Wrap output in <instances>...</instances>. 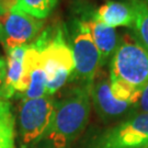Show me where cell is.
Segmentation results:
<instances>
[{"label":"cell","mask_w":148,"mask_h":148,"mask_svg":"<svg viewBox=\"0 0 148 148\" xmlns=\"http://www.w3.org/2000/svg\"><path fill=\"white\" fill-rule=\"evenodd\" d=\"M91 90L80 86L55 102L53 119L43 139L53 148H66L82 133L89 121Z\"/></svg>","instance_id":"obj_1"},{"label":"cell","mask_w":148,"mask_h":148,"mask_svg":"<svg viewBox=\"0 0 148 148\" xmlns=\"http://www.w3.org/2000/svg\"><path fill=\"white\" fill-rule=\"evenodd\" d=\"M40 49L41 64L46 75V95H53L74 77L71 47L62 27H47L32 43Z\"/></svg>","instance_id":"obj_2"},{"label":"cell","mask_w":148,"mask_h":148,"mask_svg":"<svg viewBox=\"0 0 148 148\" xmlns=\"http://www.w3.org/2000/svg\"><path fill=\"white\" fill-rule=\"evenodd\" d=\"M110 77L138 92L148 85V48L132 33H124L111 59Z\"/></svg>","instance_id":"obj_3"},{"label":"cell","mask_w":148,"mask_h":148,"mask_svg":"<svg viewBox=\"0 0 148 148\" xmlns=\"http://www.w3.org/2000/svg\"><path fill=\"white\" fill-rule=\"evenodd\" d=\"M70 47L74 56L75 71L73 79L91 90L100 68V54L91 36L88 21L76 18L70 23Z\"/></svg>","instance_id":"obj_4"},{"label":"cell","mask_w":148,"mask_h":148,"mask_svg":"<svg viewBox=\"0 0 148 148\" xmlns=\"http://www.w3.org/2000/svg\"><path fill=\"white\" fill-rule=\"evenodd\" d=\"M55 101L52 95L22 100L19 111V135L23 148L42 140L53 119Z\"/></svg>","instance_id":"obj_5"},{"label":"cell","mask_w":148,"mask_h":148,"mask_svg":"<svg viewBox=\"0 0 148 148\" xmlns=\"http://www.w3.org/2000/svg\"><path fill=\"white\" fill-rule=\"evenodd\" d=\"M88 148H148V113H138L102 132Z\"/></svg>","instance_id":"obj_6"},{"label":"cell","mask_w":148,"mask_h":148,"mask_svg":"<svg viewBox=\"0 0 148 148\" xmlns=\"http://www.w3.org/2000/svg\"><path fill=\"white\" fill-rule=\"evenodd\" d=\"M44 27L40 19L25 13L19 9H13L5 13L1 22L0 43L5 49L14 46L29 45L36 38Z\"/></svg>","instance_id":"obj_7"},{"label":"cell","mask_w":148,"mask_h":148,"mask_svg":"<svg viewBox=\"0 0 148 148\" xmlns=\"http://www.w3.org/2000/svg\"><path fill=\"white\" fill-rule=\"evenodd\" d=\"M27 45L14 46L5 49V69L3 82L0 86V100H7L20 93L23 95L27 89L29 79L24 68V57Z\"/></svg>","instance_id":"obj_8"},{"label":"cell","mask_w":148,"mask_h":148,"mask_svg":"<svg viewBox=\"0 0 148 148\" xmlns=\"http://www.w3.org/2000/svg\"><path fill=\"white\" fill-rule=\"evenodd\" d=\"M90 97L98 115L103 121H111L124 115L134 104L116 99L111 91L110 77H95Z\"/></svg>","instance_id":"obj_9"},{"label":"cell","mask_w":148,"mask_h":148,"mask_svg":"<svg viewBox=\"0 0 148 148\" xmlns=\"http://www.w3.org/2000/svg\"><path fill=\"white\" fill-rule=\"evenodd\" d=\"M86 19L88 21L92 40L100 54V66H104L116 52L120 37L117 36L115 29L95 20L91 14Z\"/></svg>","instance_id":"obj_10"},{"label":"cell","mask_w":148,"mask_h":148,"mask_svg":"<svg viewBox=\"0 0 148 148\" xmlns=\"http://www.w3.org/2000/svg\"><path fill=\"white\" fill-rule=\"evenodd\" d=\"M97 21L115 29L117 27H132L134 22L132 7L128 2L109 0L91 13Z\"/></svg>","instance_id":"obj_11"},{"label":"cell","mask_w":148,"mask_h":148,"mask_svg":"<svg viewBox=\"0 0 148 148\" xmlns=\"http://www.w3.org/2000/svg\"><path fill=\"white\" fill-rule=\"evenodd\" d=\"M134 14L132 34L148 48V3L145 0H128Z\"/></svg>","instance_id":"obj_12"},{"label":"cell","mask_w":148,"mask_h":148,"mask_svg":"<svg viewBox=\"0 0 148 148\" xmlns=\"http://www.w3.org/2000/svg\"><path fill=\"white\" fill-rule=\"evenodd\" d=\"M0 148H14V116L5 100H0Z\"/></svg>","instance_id":"obj_13"},{"label":"cell","mask_w":148,"mask_h":148,"mask_svg":"<svg viewBox=\"0 0 148 148\" xmlns=\"http://www.w3.org/2000/svg\"><path fill=\"white\" fill-rule=\"evenodd\" d=\"M57 2L58 0H18L14 9L24 11L30 16L43 20L52 13Z\"/></svg>","instance_id":"obj_14"},{"label":"cell","mask_w":148,"mask_h":148,"mask_svg":"<svg viewBox=\"0 0 148 148\" xmlns=\"http://www.w3.org/2000/svg\"><path fill=\"white\" fill-rule=\"evenodd\" d=\"M137 104L140 113H148V85L142 90Z\"/></svg>","instance_id":"obj_15"},{"label":"cell","mask_w":148,"mask_h":148,"mask_svg":"<svg viewBox=\"0 0 148 148\" xmlns=\"http://www.w3.org/2000/svg\"><path fill=\"white\" fill-rule=\"evenodd\" d=\"M5 59L3 57H0V81L3 82V76H5ZM2 85V84H1Z\"/></svg>","instance_id":"obj_16"},{"label":"cell","mask_w":148,"mask_h":148,"mask_svg":"<svg viewBox=\"0 0 148 148\" xmlns=\"http://www.w3.org/2000/svg\"><path fill=\"white\" fill-rule=\"evenodd\" d=\"M5 16V12L0 9V34H1V22H2V18Z\"/></svg>","instance_id":"obj_17"},{"label":"cell","mask_w":148,"mask_h":148,"mask_svg":"<svg viewBox=\"0 0 148 148\" xmlns=\"http://www.w3.org/2000/svg\"><path fill=\"white\" fill-rule=\"evenodd\" d=\"M145 1H146V2H147V3H148V0H145Z\"/></svg>","instance_id":"obj_18"},{"label":"cell","mask_w":148,"mask_h":148,"mask_svg":"<svg viewBox=\"0 0 148 148\" xmlns=\"http://www.w3.org/2000/svg\"><path fill=\"white\" fill-rule=\"evenodd\" d=\"M1 84H2V82H1V81H0V86H1Z\"/></svg>","instance_id":"obj_19"}]
</instances>
